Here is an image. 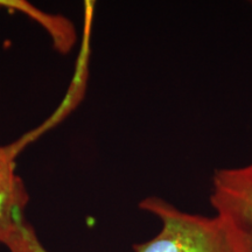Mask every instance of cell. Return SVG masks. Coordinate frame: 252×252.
Here are the masks:
<instances>
[{"label": "cell", "instance_id": "obj_1", "mask_svg": "<svg viewBox=\"0 0 252 252\" xmlns=\"http://www.w3.org/2000/svg\"><path fill=\"white\" fill-rule=\"evenodd\" d=\"M140 209L161 222L156 237L134 245V252H235L224 226L216 216L189 214L160 197H147Z\"/></svg>", "mask_w": 252, "mask_h": 252}, {"label": "cell", "instance_id": "obj_2", "mask_svg": "<svg viewBox=\"0 0 252 252\" xmlns=\"http://www.w3.org/2000/svg\"><path fill=\"white\" fill-rule=\"evenodd\" d=\"M210 203L235 252H252V162L217 169Z\"/></svg>", "mask_w": 252, "mask_h": 252}, {"label": "cell", "instance_id": "obj_3", "mask_svg": "<svg viewBox=\"0 0 252 252\" xmlns=\"http://www.w3.org/2000/svg\"><path fill=\"white\" fill-rule=\"evenodd\" d=\"M28 200L27 189L15 172L13 152L0 146V244L25 222Z\"/></svg>", "mask_w": 252, "mask_h": 252}, {"label": "cell", "instance_id": "obj_4", "mask_svg": "<svg viewBox=\"0 0 252 252\" xmlns=\"http://www.w3.org/2000/svg\"><path fill=\"white\" fill-rule=\"evenodd\" d=\"M8 252H48L37 237L33 226L25 220L5 242Z\"/></svg>", "mask_w": 252, "mask_h": 252}]
</instances>
